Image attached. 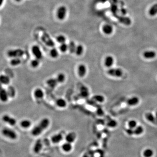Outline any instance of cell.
Returning a JSON list of instances; mask_svg holds the SVG:
<instances>
[{"instance_id":"cell-41","label":"cell","mask_w":157,"mask_h":157,"mask_svg":"<svg viewBox=\"0 0 157 157\" xmlns=\"http://www.w3.org/2000/svg\"><path fill=\"white\" fill-rule=\"evenodd\" d=\"M117 123L116 121L114 120H111L107 123V126L111 127H115L117 126Z\"/></svg>"},{"instance_id":"cell-43","label":"cell","mask_w":157,"mask_h":157,"mask_svg":"<svg viewBox=\"0 0 157 157\" xmlns=\"http://www.w3.org/2000/svg\"><path fill=\"white\" fill-rule=\"evenodd\" d=\"M126 132L128 135H132L133 134H134V130L129 128L126 130Z\"/></svg>"},{"instance_id":"cell-39","label":"cell","mask_w":157,"mask_h":157,"mask_svg":"<svg viewBox=\"0 0 157 157\" xmlns=\"http://www.w3.org/2000/svg\"><path fill=\"white\" fill-rule=\"evenodd\" d=\"M56 41L57 42L61 44L65 43L66 41V38L64 35H58V36L57 37Z\"/></svg>"},{"instance_id":"cell-48","label":"cell","mask_w":157,"mask_h":157,"mask_svg":"<svg viewBox=\"0 0 157 157\" xmlns=\"http://www.w3.org/2000/svg\"><path fill=\"white\" fill-rule=\"evenodd\" d=\"M83 157H88V156H87V155H83Z\"/></svg>"},{"instance_id":"cell-21","label":"cell","mask_w":157,"mask_h":157,"mask_svg":"<svg viewBox=\"0 0 157 157\" xmlns=\"http://www.w3.org/2000/svg\"><path fill=\"white\" fill-rule=\"evenodd\" d=\"M62 148L65 152H69L73 149V146L71 143L67 142L62 145Z\"/></svg>"},{"instance_id":"cell-20","label":"cell","mask_w":157,"mask_h":157,"mask_svg":"<svg viewBox=\"0 0 157 157\" xmlns=\"http://www.w3.org/2000/svg\"><path fill=\"white\" fill-rule=\"evenodd\" d=\"M114 63V59L111 56L106 57L105 59L104 65L107 67H110L113 66Z\"/></svg>"},{"instance_id":"cell-40","label":"cell","mask_w":157,"mask_h":157,"mask_svg":"<svg viewBox=\"0 0 157 157\" xmlns=\"http://www.w3.org/2000/svg\"><path fill=\"white\" fill-rule=\"evenodd\" d=\"M137 122L135 120H131L128 122V126L129 128L131 129H134L137 127Z\"/></svg>"},{"instance_id":"cell-31","label":"cell","mask_w":157,"mask_h":157,"mask_svg":"<svg viewBox=\"0 0 157 157\" xmlns=\"http://www.w3.org/2000/svg\"><path fill=\"white\" fill-rule=\"evenodd\" d=\"M83 51H84V48H83V45H79L77 46L75 53L77 56H79L83 54Z\"/></svg>"},{"instance_id":"cell-42","label":"cell","mask_w":157,"mask_h":157,"mask_svg":"<svg viewBox=\"0 0 157 157\" xmlns=\"http://www.w3.org/2000/svg\"><path fill=\"white\" fill-rule=\"evenodd\" d=\"M111 10L112 12L113 13V14H116V12H117V6L116 5L113 4L112 6H111Z\"/></svg>"},{"instance_id":"cell-4","label":"cell","mask_w":157,"mask_h":157,"mask_svg":"<svg viewBox=\"0 0 157 157\" xmlns=\"http://www.w3.org/2000/svg\"><path fill=\"white\" fill-rule=\"evenodd\" d=\"M41 40L45 44L50 47L54 46L55 43L52 40L49 34L46 32H43L41 36Z\"/></svg>"},{"instance_id":"cell-17","label":"cell","mask_w":157,"mask_h":157,"mask_svg":"<svg viewBox=\"0 0 157 157\" xmlns=\"http://www.w3.org/2000/svg\"><path fill=\"white\" fill-rule=\"evenodd\" d=\"M144 57L147 59H152L155 58L156 56V53L153 51H146L143 54Z\"/></svg>"},{"instance_id":"cell-3","label":"cell","mask_w":157,"mask_h":157,"mask_svg":"<svg viewBox=\"0 0 157 157\" xmlns=\"http://www.w3.org/2000/svg\"><path fill=\"white\" fill-rule=\"evenodd\" d=\"M2 134L4 137L11 140H15L18 137V135L15 131L7 127L3 129Z\"/></svg>"},{"instance_id":"cell-29","label":"cell","mask_w":157,"mask_h":157,"mask_svg":"<svg viewBox=\"0 0 157 157\" xmlns=\"http://www.w3.org/2000/svg\"><path fill=\"white\" fill-rule=\"evenodd\" d=\"M77 46L75 42L73 41H71L68 45V50L71 54L75 53Z\"/></svg>"},{"instance_id":"cell-16","label":"cell","mask_w":157,"mask_h":157,"mask_svg":"<svg viewBox=\"0 0 157 157\" xmlns=\"http://www.w3.org/2000/svg\"><path fill=\"white\" fill-rule=\"evenodd\" d=\"M34 97L37 99H42L44 97V92L42 89L37 88L34 92Z\"/></svg>"},{"instance_id":"cell-33","label":"cell","mask_w":157,"mask_h":157,"mask_svg":"<svg viewBox=\"0 0 157 157\" xmlns=\"http://www.w3.org/2000/svg\"><path fill=\"white\" fill-rule=\"evenodd\" d=\"M50 56L53 58H56L58 57L59 53L56 48H53L50 51Z\"/></svg>"},{"instance_id":"cell-37","label":"cell","mask_w":157,"mask_h":157,"mask_svg":"<svg viewBox=\"0 0 157 157\" xmlns=\"http://www.w3.org/2000/svg\"><path fill=\"white\" fill-rule=\"evenodd\" d=\"M144 131L143 127L141 126H137L135 129H134V134L136 135H138L142 134Z\"/></svg>"},{"instance_id":"cell-22","label":"cell","mask_w":157,"mask_h":157,"mask_svg":"<svg viewBox=\"0 0 157 157\" xmlns=\"http://www.w3.org/2000/svg\"><path fill=\"white\" fill-rule=\"evenodd\" d=\"M0 83L3 85H8L11 82L10 78L8 76L5 75H1L0 77Z\"/></svg>"},{"instance_id":"cell-24","label":"cell","mask_w":157,"mask_h":157,"mask_svg":"<svg viewBox=\"0 0 157 157\" xmlns=\"http://www.w3.org/2000/svg\"><path fill=\"white\" fill-rule=\"evenodd\" d=\"M31 125H32V122L29 120L24 119L22 120V121H21V127H22L23 128H25V129L28 128L31 126Z\"/></svg>"},{"instance_id":"cell-19","label":"cell","mask_w":157,"mask_h":157,"mask_svg":"<svg viewBox=\"0 0 157 157\" xmlns=\"http://www.w3.org/2000/svg\"><path fill=\"white\" fill-rule=\"evenodd\" d=\"M56 103L57 106L60 108H65L67 107V102L65 99L60 98L57 99L56 101Z\"/></svg>"},{"instance_id":"cell-26","label":"cell","mask_w":157,"mask_h":157,"mask_svg":"<svg viewBox=\"0 0 157 157\" xmlns=\"http://www.w3.org/2000/svg\"><path fill=\"white\" fill-rule=\"evenodd\" d=\"M7 91L8 93L9 97L14 98L16 95V90L14 87L11 86H9L7 89Z\"/></svg>"},{"instance_id":"cell-35","label":"cell","mask_w":157,"mask_h":157,"mask_svg":"<svg viewBox=\"0 0 157 157\" xmlns=\"http://www.w3.org/2000/svg\"><path fill=\"white\" fill-rule=\"evenodd\" d=\"M149 14L151 16H155L157 14V4H154L149 10Z\"/></svg>"},{"instance_id":"cell-12","label":"cell","mask_w":157,"mask_h":157,"mask_svg":"<svg viewBox=\"0 0 157 157\" xmlns=\"http://www.w3.org/2000/svg\"><path fill=\"white\" fill-rule=\"evenodd\" d=\"M43 144L42 142L41 139H38L34 143V147H33V151L34 153H39L42 149Z\"/></svg>"},{"instance_id":"cell-28","label":"cell","mask_w":157,"mask_h":157,"mask_svg":"<svg viewBox=\"0 0 157 157\" xmlns=\"http://www.w3.org/2000/svg\"><path fill=\"white\" fill-rule=\"evenodd\" d=\"M56 78L58 83H64L66 80V75L64 73H59L57 76Z\"/></svg>"},{"instance_id":"cell-34","label":"cell","mask_w":157,"mask_h":157,"mask_svg":"<svg viewBox=\"0 0 157 157\" xmlns=\"http://www.w3.org/2000/svg\"><path fill=\"white\" fill-rule=\"evenodd\" d=\"M30 64L33 68H37L40 65V60L35 58L33 59L31 61Z\"/></svg>"},{"instance_id":"cell-14","label":"cell","mask_w":157,"mask_h":157,"mask_svg":"<svg viewBox=\"0 0 157 157\" xmlns=\"http://www.w3.org/2000/svg\"><path fill=\"white\" fill-rule=\"evenodd\" d=\"M79 94L81 97H83V98H87L89 97L90 93H89V90L87 87L83 86L80 88V92Z\"/></svg>"},{"instance_id":"cell-13","label":"cell","mask_w":157,"mask_h":157,"mask_svg":"<svg viewBox=\"0 0 157 157\" xmlns=\"http://www.w3.org/2000/svg\"><path fill=\"white\" fill-rule=\"evenodd\" d=\"M63 137L62 133H58L53 135L51 137V140L52 143L54 144H58L63 140Z\"/></svg>"},{"instance_id":"cell-25","label":"cell","mask_w":157,"mask_h":157,"mask_svg":"<svg viewBox=\"0 0 157 157\" xmlns=\"http://www.w3.org/2000/svg\"><path fill=\"white\" fill-rule=\"evenodd\" d=\"M113 27L109 24L105 25L103 27V32L106 34H111L113 32Z\"/></svg>"},{"instance_id":"cell-18","label":"cell","mask_w":157,"mask_h":157,"mask_svg":"<svg viewBox=\"0 0 157 157\" xmlns=\"http://www.w3.org/2000/svg\"><path fill=\"white\" fill-rule=\"evenodd\" d=\"M139 99L137 97H134L128 99L127 101V104L129 106H134L137 104L139 103Z\"/></svg>"},{"instance_id":"cell-30","label":"cell","mask_w":157,"mask_h":157,"mask_svg":"<svg viewBox=\"0 0 157 157\" xmlns=\"http://www.w3.org/2000/svg\"><path fill=\"white\" fill-rule=\"evenodd\" d=\"M120 22L126 25H129L131 23V20L130 19L127 17H118L117 18Z\"/></svg>"},{"instance_id":"cell-46","label":"cell","mask_w":157,"mask_h":157,"mask_svg":"<svg viewBox=\"0 0 157 157\" xmlns=\"http://www.w3.org/2000/svg\"><path fill=\"white\" fill-rule=\"evenodd\" d=\"M16 0V1H18V2H20V1H21L22 0Z\"/></svg>"},{"instance_id":"cell-8","label":"cell","mask_w":157,"mask_h":157,"mask_svg":"<svg viewBox=\"0 0 157 157\" xmlns=\"http://www.w3.org/2000/svg\"><path fill=\"white\" fill-rule=\"evenodd\" d=\"M2 120L5 123H8L11 126H14L16 125L17 121L16 119L13 117H11L9 115H4L2 117Z\"/></svg>"},{"instance_id":"cell-38","label":"cell","mask_w":157,"mask_h":157,"mask_svg":"<svg viewBox=\"0 0 157 157\" xmlns=\"http://www.w3.org/2000/svg\"><path fill=\"white\" fill-rule=\"evenodd\" d=\"M59 48L61 52L65 53L68 50V45L66 43L61 44Z\"/></svg>"},{"instance_id":"cell-27","label":"cell","mask_w":157,"mask_h":157,"mask_svg":"<svg viewBox=\"0 0 157 157\" xmlns=\"http://www.w3.org/2000/svg\"><path fill=\"white\" fill-rule=\"evenodd\" d=\"M22 63V61L20 58H12L10 62V64L11 66L13 67H16L19 66Z\"/></svg>"},{"instance_id":"cell-2","label":"cell","mask_w":157,"mask_h":157,"mask_svg":"<svg viewBox=\"0 0 157 157\" xmlns=\"http://www.w3.org/2000/svg\"><path fill=\"white\" fill-rule=\"evenodd\" d=\"M24 53L25 52L21 48H17L15 49H11L8 51L7 52V55L9 57L11 58H20L21 57L23 56Z\"/></svg>"},{"instance_id":"cell-15","label":"cell","mask_w":157,"mask_h":157,"mask_svg":"<svg viewBox=\"0 0 157 157\" xmlns=\"http://www.w3.org/2000/svg\"><path fill=\"white\" fill-rule=\"evenodd\" d=\"M58 83L56 78H51L48 79L46 81V84L48 87L52 89L56 88Z\"/></svg>"},{"instance_id":"cell-45","label":"cell","mask_w":157,"mask_h":157,"mask_svg":"<svg viewBox=\"0 0 157 157\" xmlns=\"http://www.w3.org/2000/svg\"><path fill=\"white\" fill-rule=\"evenodd\" d=\"M4 0H0V5H2V3H3V2L4 1Z\"/></svg>"},{"instance_id":"cell-9","label":"cell","mask_w":157,"mask_h":157,"mask_svg":"<svg viewBox=\"0 0 157 157\" xmlns=\"http://www.w3.org/2000/svg\"><path fill=\"white\" fill-rule=\"evenodd\" d=\"M78 74L80 77H84L87 73V67L83 64L79 65L78 67Z\"/></svg>"},{"instance_id":"cell-5","label":"cell","mask_w":157,"mask_h":157,"mask_svg":"<svg viewBox=\"0 0 157 157\" xmlns=\"http://www.w3.org/2000/svg\"><path fill=\"white\" fill-rule=\"evenodd\" d=\"M32 52L35 58L38 59L40 60L42 58L43 55L42 52L40 47L38 45H34L33 46L32 48Z\"/></svg>"},{"instance_id":"cell-10","label":"cell","mask_w":157,"mask_h":157,"mask_svg":"<svg viewBox=\"0 0 157 157\" xmlns=\"http://www.w3.org/2000/svg\"><path fill=\"white\" fill-rule=\"evenodd\" d=\"M9 98L7 90L1 88L0 91V99L3 102H6Z\"/></svg>"},{"instance_id":"cell-6","label":"cell","mask_w":157,"mask_h":157,"mask_svg":"<svg viewBox=\"0 0 157 157\" xmlns=\"http://www.w3.org/2000/svg\"><path fill=\"white\" fill-rule=\"evenodd\" d=\"M107 73L111 76L116 77H121L123 75L122 70L120 68H110L107 71Z\"/></svg>"},{"instance_id":"cell-44","label":"cell","mask_w":157,"mask_h":157,"mask_svg":"<svg viewBox=\"0 0 157 157\" xmlns=\"http://www.w3.org/2000/svg\"><path fill=\"white\" fill-rule=\"evenodd\" d=\"M97 115L99 116H103L104 114V112L101 108H98L97 110Z\"/></svg>"},{"instance_id":"cell-23","label":"cell","mask_w":157,"mask_h":157,"mask_svg":"<svg viewBox=\"0 0 157 157\" xmlns=\"http://www.w3.org/2000/svg\"><path fill=\"white\" fill-rule=\"evenodd\" d=\"M145 117L147 120L153 123H157V120L156 117L151 113H147L145 114Z\"/></svg>"},{"instance_id":"cell-11","label":"cell","mask_w":157,"mask_h":157,"mask_svg":"<svg viewBox=\"0 0 157 157\" xmlns=\"http://www.w3.org/2000/svg\"><path fill=\"white\" fill-rule=\"evenodd\" d=\"M77 134L74 132H71L68 133L65 137V140L67 142L73 143L77 138Z\"/></svg>"},{"instance_id":"cell-36","label":"cell","mask_w":157,"mask_h":157,"mask_svg":"<svg viewBox=\"0 0 157 157\" xmlns=\"http://www.w3.org/2000/svg\"><path fill=\"white\" fill-rule=\"evenodd\" d=\"M154 152L151 149H146L145 151H144L143 155L145 157H151L153 155Z\"/></svg>"},{"instance_id":"cell-7","label":"cell","mask_w":157,"mask_h":157,"mask_svg":"<svg viewBox=\"0 0 157 157\" xmlns=\"http://www.w3.org/2000/svg\"><path fill=\"white\" fill-rule=\"evenodd\" d=\"M67 12V8L65 6H61L59 7L58 9L57 13L58 18L60 20L64 19L66 16Z\"/></svg>"},{"instance_id":"cell-1","label":"cell","mask_w":157,"mask_h":157,"mask_svg":"<svg viewBox=\"0 0 157 157\" xmlns=\"http://www.w3.org/2000/svg\"><path fill=\"white\" fill-rule=\"evenodd\" d=\"M50 121L49 119L47 118H44L42 119L38 125L34 127L31 133L34 136H38L42 134V133L49 127Z\"/></svg>"},{"instance_id":"cell-47","label":"cell","mask_w":157,"mask_h":157,"mask_svg":"<svg viewBox=\"0 0 157 157\" xmlns=\"http://www.w3.org/2000/svg\"><path fill=\"white\" fill-rule=\"evenodd\" d=\"M155 117H156V119H157V112L156 113V115H155Z\"/></svg>"},{"instance_id":"cell-32","label":"cell","mask_w":157,"mask_h":157,"mask_svg":"<svg viewBox=\"0 0 157 157\" xmlns=\"http://www.w3.org/2000/svg\"><path fill=\"white\" fill-rule=\"evenodd\" d=\"M92 99L94 101H96L99 103H101L103 102L105 98L103 96L101 95H96L92 97Z\"/></svg>"}]
</instances>
